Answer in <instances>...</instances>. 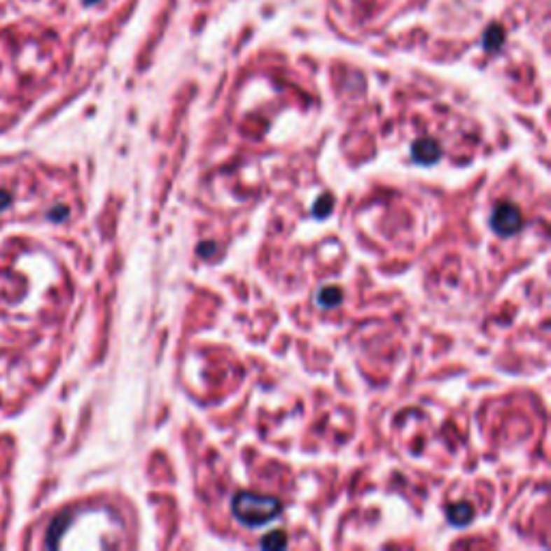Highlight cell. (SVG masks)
I'll use <instances>...</instances> for the list:
<instances>
[{"label":"cell","instance_id":"1","mask_svg":"<svg viewBox=\"0 0 551 551\" xmlns=\"http://www.w3.org/2000/svg\"><path fill=\"white\" fill-rule=\"evenodd\" d=\"M230 508H233V515L248 528L265 526L282 512L280 500H276L272 496H258V493H252V491L237 493V496L233 498Z\"/></svg>","mask_w":551,"mask_h":551},{"label":"cell","instance_id":"2","mask_svg":"<svg viewBox=\"0 0 551 551\" xmlns=\"http://www.w3.org/2000/svg\"><path fill=\"white\" fill-rule=\"evenodd\" d=\"M521 222H524V218H521L519 207H515L512 202H502V205H498L496 209H493L491 220H489L491 228L502 237L515 235L521 228Z\"/></svg>","mask_w":551,"mask_h":551},{"label":"cell","instance_id":"3","mask_svg":"<svg viewBox=\"0 0 551 551\" xmlns=\"http://www.w3.org/2000/svg\"><path fill=\"white\" fill-rule=\"evenodd\" d=\"M442 158V147L435 140H416L412 144V160L420 166H431Z\"/></svg>","mask_w":551,"mask_h":551},{"label":"cell","instance_id":"4","mask_svg":"<svg viewBox=\"0 0 551 551\" xmlns=\"http://www.w3.org/2000/svg\"><path fill=\"white\" fill-rule=\"evenodd\" d=\"M446 515H448V521L452 526H466V524H470L472 517H474V508H472V504L461 502V504H452L446 510Z\"/></svg>","mask_w":551,"mask_h":551},{"label":"cell","instance_id":"5","mask_svg":"<svg viewBox=\"0 0 551 551\" xmlns=\"http://www.w3.org/2000/svg\"><path fill=\"white\" fill-rule=\"evenodd\" d=\"M316 302L319 306H323V308H334L342 302V293H340V288L338 286H323L321 291L316 293Z\"/></svg>","mask_w":551,"mask_h":551},{"label":"cell","instance_id":"6","mask_svg":"<svg viewBox=\"0 0 551 551\" xmlns=\"http://www.w3.org/2000/svg\"><path fill=\"white\" fill-rule=\"evenodd\" d=\"M260 547L263 549H284L286 536L282 532H270L267 536H263V540H260Z\"/></svg>","mask_w":551,"mask_h":551},{"label":"cell","instance_id":"7","mask_svg":"<svg viewBox=\"0 0 551 551\" xmlns=\"http://www.w3.org/2000/svg\"><path fill=\"white\" fill-rule=\"evenodd\" d=\"M332 202H334V200H332V196H328V194L319 198L316 205H314V207H316V209H314V218H326V214H330V209H332V207H330Z\"/></svg>","mask_w":551,"mask_h":551},{"label":"cell","instance_id":"8","mask_svg":"<svg viewBox=\"0 0 551 551\" xmlns=\"http://www.w3.org/2000/svg\"><path fill=\"white\" fill-rule=\"evenodd\" d=\"M214 250H216V246H214V244H209V246H207V244H202V246L198 248V254H200V256L205 254V252H207V254H211Z\"/></svg>","mask_w":551,"mask_h":551},{"label":"cell","instance_id":"9","mask_svg":"<svg viewBox=\"0 0 551 551\" xmlns=\"http://www.w3.org/2000/svg\"><path fill=\"white\" fill-rule=\"evenodd\" d=\"M7 200H9V196H7V194H0V209L5 207V202H7Z\"/></svg>","mask_w":551,"mask_h":551}]
</instances>
